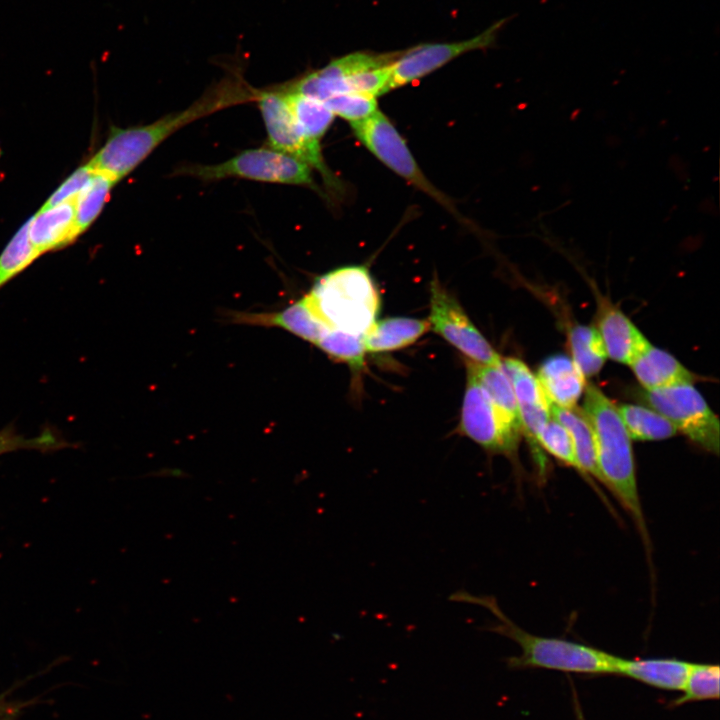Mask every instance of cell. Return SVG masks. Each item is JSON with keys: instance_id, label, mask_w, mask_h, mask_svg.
<instances>
[{"instance_id": "9a60e30c", "label": "cell", "mask_w": 720, "mask_h": 720, "mask_svg": "<svg viewBox=\"0 0 720 720\" xmlns=\"http://www.w3.org/2000/svg\"><path fill=\"white\" fill-rule=\"evenodd\" d=\"M691 664L675 658L624 659L616 656L614 674L658 689L682 691Z\"/></svg>"}, {"instance_id": "d6a6232c", "label": "cell", "mask_w": 720, "mask_h": 720, "mask_svg": "<svg viewBox=\"0 0 720 720\" xmlns=\"http://www.w3.org/2000/svg\"><path fill=\"white\" fill-rule=\"evenodd\" d=\"M573 692H574L573 699H574L576 720H585V717H584V715H583V712H582L580 703H579V701H578V699H577V697H576V694H575V690H574V689H573Z\"/></svg>"}, {"instance_id": "ac0fdd59", "label": "cell", "mask_w": 720, "mask_h": 720, "mask_svg": "<svg viewBox=\"0 0 720 720\" xmlns=\"http://www.w3.org/2000/svg\"><path fill=\"white\" fill-rule=\"evenodd\" d=\"M549 402V401H548ZM550 415L569 432L574 445L578 471L601 481L595 451L594 435L583 410L564 408L549 402Z\"/></svg>"}, {"instance_id": "f546056e", "label": "cell", "mask_w": 720, "mask_h": 720, "mask_svg": "<svg viewBox=\"0 0 720 720\" xmlns=\"http://www.w3.org/2000/svg\"><path fill=\"white\" fill-rule=\"evenodd\" d=\"M391 65V64H390ZM390 65L368 69L344 78V91L380 96L391 90Z\"/></svg>"}, {"instance_id": "5bb4252c", "label": "cell", "mask_w": 720, "mask_h": 720, "mask_svg": "<svg viewBox=\"0 0 720 720\" xmlns=\"http://www.w3.org/2000/svg\"><path fill=\"white\" fill-rule=\"evenodd\" d=\"M536 377L547 400L564 408L574 407L586 386L580 369L564 354L546 358Z\"/></svg>"}, {"instance_id": "5b68a950", "label": "cell", "mask_w": 720, "mask_h": 720, "mask_svg": "<svg viewBox=\"0 0 720 720\" xmlns=\"http://www.w3.org/2000/svg\"><path fill=\"white\" fill-rule=\"evenodd\" d=\"M177 174L206 181L237 177L320 190L307 164L269 146L245 150L217 164L184 166Z\"/></svg>"}, {"instance_id": "ba28073f", "label": "cell", "mask_w": 720, "mask_h": 720, "mask_svg": "<svg viewBox=\"0 0 720 720\" xmlns=\"http://www.w3.org/2000/svg\"><path fill=\"white\" fill-rule=\"evenodd\" d=\"M466 364V388L458 432L490 454H501L514 460L521 431L516 429L494 406Z\"/></svg>"}, {"instance_id": "4dcf8cb0", "label": "cell", "mask_w": 720, "mask_h": 720, "mask_svg": "<svg viewBox=\"0 0 720 720\" xmlns=\"http://www.w3.org/2000/svg\"><path fill=\"white\" fill-rule=\"evenodd\" d=\"M92 170L87 163L78 167L70 174L60 186L50 195L41 209L50 208L63 202L74 199L79 192L88 184Z\"/></svg>"}, {"instance_id": "6da1fadb", "label": "cell", "mask_w": 720, "mask_h": 720, "mask_svg": "<svg viewBox=\"0 0 720 720\" xmlns=\"http://www.w3.org/2000/svg\"><path fill=\"white\" fill-rule=\"evenodd\" d=\"M256 91L221 87L204 95L181 112L170 113L151 124L112 127L104 145L87 162L93 171L118 182L133 171L166 138L187 124L225 107L255 100Z\"/></svg>"}, {"instance_id": "7402d4cb", "label": "cell", "mask_w": 720, "mask_h": 720, "mask_svg": "<svg viewBox=\"0 0 720 720\" xmlns=\"http://www.w3.org/2000/svg\"><path fill=\"white\" fill-rule=\"evenodd\" d=\"M93 171V170H92ZM117 182L101 172L93 171L88 184L75 197L74 232L76 238L96 220Z\"/></svg>"}, {"instance_id": "f1b7e54d", "label": "cell", "mask_w": 720, "mask_h": 720, "mask_svg": "<svg viewBox=\"0 0 720 720\" xmlns=\"http://www.w3.org/2000/svg\"><path fill=\"white\" fill-rule=\"evenodd\" d=\"M322 103L350 123L362 121L379 110L376 97L354 92L336 94Z\"/></svg>"}, {"instance_id": "ffe728a7", "label": "cell", "mask_w": 720, "mask_h": 720, "mask_svg": "<svg viewBox=\"0 0 720 720\" xmlns=\"http://www.w3.org/2000/svg\"><path fill=\"white\" fill-rule=\"evenodd\" d=\"M617 410L631 439L664 440L677 433L674 424L654 409L635 404H621Z\"/></svg>"}, {"instance_id": "9c48e42d", "label": "cell", "mask_w": 720, "mask_h": 720, "mask_svg": "<svg viewBox=\"0 0 720 720\" xmlns=\"http://www.w3.org/2000/svg\"><path fill=\"white\" fill-rule=\"evenodd\" d=\"M646 402L677 430L705 450L718 454L719 420L692 383L646 390Z\"/></svg>"}, {"instance_id": "52a82bcc", "label": "cell", "mask_w": 720, "mask_h": 720, "mask_svg": "<svg viewBox=\"0 0 720 720\" xmlns=\"http://www.w3.org/2000/svg\"><path fill=\"white\" fill-rule=\"evenodd\" d=\"M255 100L265 124L267 146L304 162L321 174L329 189L341 191L342 184L325 163L320 142L308 138L298 127L282 91H257Z\"/></svg>"}, {"instance_id": "1f68e13d", "label": "cell", "mask_w": 720, "mask_h": 720, "mask_svg": "<svg viewBox=\"0 0 720 720\" xmlns=\"http://www.w3.org/2000/svg\"><path fill=\"white\" fill-rule=\"evenodd\" d=\"M17 707H18V705L10 704L9 702L6 701L5 697L0 696V717L9 713L10 711H12L13 709H15Z\"/></svg>"}, {"instance_id": "8992f818", "label": "cell", "mask_w": 720, "mask_h": 720, "mask_svg": "<svg viewBox=\"0 0 720 720\" xmlns=\"http://www.w3.org/2000/svg\"><path fill=\"white\" fill-rule=\"evenodd\" d=\"M351 127L356 138L385 166L463 220L452 202L424 175L405 140L385 114L377 110L370 117L351 123Z\"/></svg>"}, {"instance_id": "d6986e66", "label": "cell", "mask_w": 720, "mask_h": 720, "mask_svg": "<svg viewBox=\"0 0 720 720\" xmlns=\"http://www.w3.org/2000/svg\"><path fill=\"white\" fill-rule=\"evenodd\" d=\"M487 396L502 415L519 431L520 417L512 383L501 366H489L466 359ZM522 433V431H521Z\"/></svg>"}, {"instance_id": "3957f363", "label": "cell", "mask_w": 720, "mask_h": 720, "mask_svg": "<svg viewBox=\"0 0 720 720\" xmlns=\"http://www.w3.org/2000/svg\"><path fill=\"white\" fill-rule=\"evenodd\" d=\"M450 600L482 606L498 619V623L488 629L513 640L521 648L520 655L506 659L510 669L545 668L591 675L615 672V655L578 642L531 634L513 623L491 596L457 591Z\"/></svg>"}, {"instance_id": "30bf717a", "label": "cell", "mask_w": 720, "mask_h": 720, "mask_svg": "<svg viewBox=\"0 0 720 720\" xmlns=\"http://www.w3.org/2000/svg\"><path fill=\"white\" fill-rule=\"evenodd\" d=\"M430 328L466 356L482 365L501 366L502 358L472 323L457 299L437 279L430 288Z\"/></svg>"}, {"instance_id": "d4e9b609", "label": "cell", "mask_w": 720, "mask_h": 720, "mask_svg": "<svg viewBox=\"0 0 720 720\" xmlns=\"http://www.w3.org/2000/svg\"><path fill=\"white\" fill-rule=\"evenodd\" d=\"M28 226L26 221L0 254V289L40 256L29 240Z\"/></svg>"}, {"instance_id": "277c9868", "label": "cell", "mask_w": 720, "mask_h": 720, "mask_svg": "<svg viewBox=\"0 0 720 720\" xmlns=\"http://www.w3.org/2000/svg\"><path fill=\"white\" fill-rule=\"evenodd\" d=\"M305 298L330 330L359 336L376 320L380 308L374 280L361 265L340 267L320 276Z\"/></svg>"}, {"instance_id": "2e32d148", "label": "cell", "mask_w": 720, "mask_h": 720, "mask_svg": "<svg viewBox=\"0 0 720 720\" xmlns=\"http://www.w3.org/2000/svg\"><path fill=\"white\" fill-rule=\"evenodd\" d=\"M630 366L636 378L646 390L692 383L697 379L674 356L652 345L639 355Z\"/></svg>"}, {"instance_id": "4316f807", "label": "cell", "mask_w": 720, "mask_h": 720, "mask_svg": "<svg viewBox=\"0 0 720 720\" xmlns=\"http://www.w3.org/2000/svg\"><path fill=\"white\" fill-rule=\"evenodd\" d=\"M330 358L348 364L354 370L364 366L365 348L362 336L331 329L316 344Z\"/></svg>"}, {"instance_id": "484cf974", "label": "cell", "mask_w": 720, "mask_h": 720, "mask_svg": "<svg viewBox=\"0 0 720 720\" xmlns=\"http://www.w3.org/2000/svg\"><path fill=\"white\" fill-rule=\"evenodd\" d=\"M720 669L717 664L692 663L682 695L671 704L680 706L686 703L716 700L719 698Z\"/></svg>"}, {"instance_id": "e0dca14e", "label": "cell", "mask_w": 720, "mask_h": 720, "mask_svg": "<svg viewBox=\"0 0 720 720\" xmlns=\"http://www.w3.org/2000/svg\"><path fill=\"white\" fill-rule=\"evenodd\" d=\"M429 329L428 320L391 317L375 320L363 334L362 340L366 352H389L413 344Z\"/></svg>"}, {"instance_id": "836d02e7", "label": "cell", "mask_w": 720, "mask_h": 720, "mask_svg": "<svg viewBox=\"0 0 720 720\" xmlns=\"http://www.w3.org/2000/svg\"><path fill=\"white\" fill-rule=\"evenodd\" d=\"M20 714V706L0 717V720H17Z\"/></svg>"}, {"instance_id": "603a6c76", "label": "cell", "mask_w": 720, "mask_h": 720, "mask_svg": "<svg viewBox=\"0 0 720 720\" xmlns=\"http://www.w3.org/2000/svg\"><path fill=\"white\" fill-rule=\"evenodd\" d=\"M572 360L584 377L596 375L607 358L598 330L588 325L576 324L569 331Z\"/></svg>"}, {"instance_id": "4fadbf2b", "label": "cell", "mask_w": 720, "mask_h": 720, "mask_svg": "<svg viewBox=\"0 0 720 720\" xmlns=\"http://www.w3.org/2000/svg\"><path fill=\"white\" fill-rule=\"evenodd\" d=\"M74 199L50 208H40L28 220L29 240L40 256L63 248L77 239L74 232Z\"/></svg>"}, {"instance_id": "7a4b0ae2", "label": "cell", "mask_w": 720, "mask_h": 720, "mask_svg": "<svg viewBox=\"0 0 720 720\" xmlns=\"http://www.w3.org/2000/svg\"><path fill=\"white\" fill-rule=\"evenodd\" d=\"M583 412L594 435L601 482L629 513L648 549L649 534L638 493L631 438L617 407L597 386L588 384Z\"/></svg>"}, {"instance_id": "cb8c5ba5", "label": "cell", "mask_w": 720, "mask_h": 720, "mask_svg": "<svg viewBox=\"0 0 720 720\" xmlns=\"http://www.w3.org/2000/svg\"><path fill=\"white\" fill-rule=\"evenodd\" d=\"M70 447H73L72 443L50 428L33 437L18 433L14 424H8L0 430V456L19 450L51 453Z\"/></svg>"}, {"instance_id": "44dd1931", "label": "cell", "mask_w": 720, "mask_h": 720, "mask_svg": "<svg viewBox=\"0 0 720 720\" xmlns=\"http://www.w3.org/2000/svg\"><path fill=\"white\" fill-rule=\"evenodd\" d=\"M284 95L288 108L301 131L310 139L320 142V139L333 122L334 114L322 102L311 97L280 89Z\"/></svg>"}, {"instance_id": "8fae6325", "label": "cell", "mask_w": 720, "mask_h": 720, "mask_svg": "<svg viewBox=\"0 0 720 720\" xmlns=\"http://www.w3.org/2000/svg\"><path fill=\"white\" fill-rule=\"evenodd\" d=\"M508 20L502 18L465 41L423 44L398 56L390 65L391 90L428 75L463 53L490 47Z\"/></svg>"}, {"instance_id": "83f0119b", "label": "cell", "mask_w": 720, "mask_h": 720, "mask_svg": "<svg viewBox=\"0 0 720 720\" xmlns=\"http://www.w3.org/2000/svg\"><path fill=\"white\" fill-rule=\"evenodd\" d=\"M536 443L557 460L578 470L572 438L567 429L555 419H550L538 432Z\"/></svg>"}, {"instance_id": "7c38bea8", "label": "cell", "mask_w": 720, "mask_h": 720, "mask_svg": "<svg viewBox=\"0 0 720 720\" xmlns=\"http://www.w3.org/2000/svg\"><path fill=\"white\" fill-rule=\"evenodd\" d=\"M598 332L607 357L631 365L651 344L618 308L607 306L601 313Z\"/></svg>"}]
</instances>
